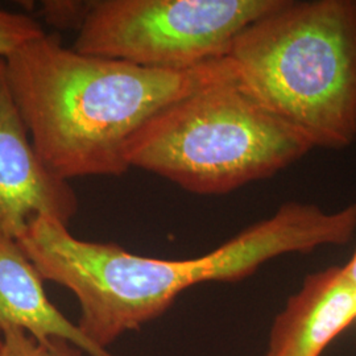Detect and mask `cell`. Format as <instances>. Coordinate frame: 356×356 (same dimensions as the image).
Returning <instances> with one entry per match:
<instances>
[{"label": "cell", "instance_id": "cell-7", "mask_svg": "<svg viewBox=\"0 0 356 356\" xmlns=\"http://www.w3.org/2000/svg\"><path fill=\"white\" fill-rule=\"evenodd\" d=\"M356 321V286L343 268L309 275L273 321L266 356H321Z\"/></svg>", "mask_w": 356, "mask_h": 356}, {"label": "cell", "instance_id": "cell-6", "mask_svg": "<svg viewBox=\"0 0 356 356\" xmlns=\"http://www.w3.org/2000/svg\"><path fill=\"white\" fill-rule=\"evenodd\" d=\"M78 207L69 181L54 175L36 151L0 58V236L17 241L38 218L69 226Z\"/></svg>", "mask_w": 356, "mask_h": 356}, {"label": "cell", "instance_id": "cell-12", "mask_svg": "<svg viewBox=\"0 0 356 356\" xmlns=\"http://www.w3.org/2000/svg\"><path fill=\"white\" fill-rule=\"evenodd\" d=\"M342 268H343L344 275L347 276V279L351 281L356 286V250L354 254H353V257L350 259V261Z\"/></svg>", "mask_w": 356, "mask_h": 356}, {"label": "cell", "instance_id": "cell-5", "mask_svg": "<svg viewBox=\"0 0 356 356\" xmlns=\"http://www.w3.org/2000/svg\"><path fill=\"white\" fill-rule=\"evenodd\" d=\"M281 0H98L78 29L79 53L188 70L227 56L234 40Z\"/></svg>", "mask_w": 356, "mask_h": 356}, {"label": "cell", "instance_id": "cell-3", "mask_svg": "<svg viewBox=\"0 0 356 356\" xmlns=\"http://www.w3.org/2000/svg\"><path fill=\"white\" fill-rule=\"evenodd\" d=\"M226 58L236 83L313 148L355 141L356 0H281Z\"/></svg>", "mask_w": 356, "mask_h": 356}, {"label": "cell", "instance_id": "cell-4", "mask_svg": "<svg viewBox=\"0 0 356 356\" xmlns=\"http://www.w3.org/2000/svg\"><path fill=\"white\" fill-rule=\"evenodd\" d=\"M313 147L236 83L207 85L143 128L128 164L184 191L222 195L270 177Z\"/></svg>", "mask_w": 356, "mask_h": 356}, {"label": "cell", "instance_id": "cell-11", "mask_svg": "<svg viewBox=\"0 0 356 356\" xmlns=\"http://www.w3.org/2000/svg\"><path fill=\"white\" fill-rule=\"evenodd\" d=\"M92 1H44L41 15L45 22L56 28H76L85 23Z\"/></svg>", "mask_w": 356, "mask_h": 356}, {"label": "cell", "instance_id": "cell-2", "mask_svg": "<svg viewBox=\"0 0 356 356\" xmlns=\"http://www.w3.org/2000/svg\"><path fill=\"white\" fill-rule=\"evenodd\" d=\"M327 216L316 204H282L211 252L181 260L131 254L114 243L82 241L67 225L38 218L17 239L45 281L76 296L78 329L108 350L128 331L161 317L178 296L204 282L251 276L280 254L310 252L330 242Z\"/></svg>", "mask_w": 356, "mask_h": 356}, {"label": "cell", "instance_id": "cell-10", "mask_svg": "<svg viewBox=\"0 0 356 356\" xmlns=\"http://www.w3.org/2000/svg\"><path fill=\"white\" fill-rule=\"evenodd\" d=\"M45 33L32 16L6 11L0 7V58L6 60L32 40Z\"/></svg>", "mask_w": 356, "mask_h": 356}, {"label": "cell", "instance_id": "cell-9", "mask_svg": "<svg viewBox=\"0 0 356 356\" xmlns=\"http://www.w3.org/2000/svg\"><path fill=\"white\" fill-rule=\"evenodd\" d=\"M0 356H89L65 339L38 341L22 329H10L3 334Z\"/></svg>", "mask_w": 356, "mask_h": 356}, {"label": "cell", "instance_id": "cell-1", "mask_svg": "<svg viewBox=\"0 0 356 356\" xmlns=\"http://www.w3.org/2000/svg\"><path fill=\"white\" fill-rule=\"evenodd\" d=\"M6 70L36 151L65 181L123 176L132 141L154 116L235 76L226 57L163 70L79 53L47 32L7 57Z\"/></svg>", "mask_w": 356, "mask_h": 356}, {"label": "cell", "instance_id": "cell-8", "mask_svg": "<svg viewBox=\"0 0 356 356\" xmlns=\"http://www.w3.org/2000/svg\"><path fill=\"white\" fill-rule=\"evenodd\" d=\"M44 281L19 242L0 236V344L3 334L16 327L38 341L65 339L89 356H115L91 343L51 304Z\"/></svg>", "mask_w": 356, "mask_h": 356}]
</instances>
